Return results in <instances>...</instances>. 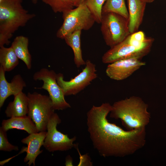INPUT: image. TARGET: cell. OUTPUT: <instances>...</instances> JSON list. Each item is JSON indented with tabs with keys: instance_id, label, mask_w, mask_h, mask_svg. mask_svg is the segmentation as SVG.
I'll use <instances>...</instances> for the list:
<instances>
[{
	"instance_id": "6da1fadb",
	"label": "cell",
	"mask_w": 166,
	"mask_h": 166,
	"mask_svg": "<svg viewBox=\"0 0 166 166\" xmlns=\"http://www.w3.org/2000/svg\"><path fill=\"white\" fill-rule=\"evenodd\" d=\"M112 105L93 106L86 114L88 131L94 148L104 157H123L135 153L146 143L145 128L125 131L109 122Z\"/></svg>"
},
{
	"instance_id": "7a4b0ae2",
	"label": "cell",
	"mask_w": 166,
	"mask_h": 166,
	"mask_svg": "<svg viewBox=\"0 0 166 166\" xmlns=\"http://www.w3.org/2000/svg\"><path fill=\"white\" fill-rule=\"evenodd\" d=\"M110 117L120 119L128 131L145 128L149 123L150 113L148 105L140 97L131 96L114 102Z\"/></svg>"
},
{
	"instance_id": "3957f363",
	"label": "cell",
	"mask_w": 166,
	"mask_h": 166,
	"mask_svg": "<svg viewBox=\"0 0 166 166\" xmlns=\"http://www.w3.org/2000/svg\"><path fill=\"white\" fill-rule=\"evenodd\" d=\"M23 0H0V47L10 43L18 29L35 17L22 5Z\"/></svg>"
},
{
	"instance_id": "277c9868",
	"label": "cell",
	"mask_w": 166,
	"mask_h": 166,
	"mask_svg": "<svg viewBox=\"0 0 166 166\" xmlns=\"http://www.w3.org/2000/svg\"><path fill=\"white\" fill-rule=\"evenodd\" d=\"M154 41L151 37L145 40L139 35L130 34L122 42L110 47L102 56V61L109 64L124 59L141 60L149 53Z\"/></svg>"
},
{
	"instance_id": "5b68a950",
	"label": "cell",
	"mask_w": 166,
	"mask_h": 166,
	"mask_svg": "<svg viewBox=\"0 0 166 166\" xmlns=\"http://www.w3.org/2000/svg\"><path fill=\"white\" fill-rule=\"evenodd\" d=\"M62 17L63 23L56 34L57 37L62 39L76 31L90 29L96 22L84 2L63 13Z\"/></svg>"
},
{
	"instance_id": "8992f818",
	"label": "cell",
	"mask_w": 166,
	"mask_h": 166,
	"mask_svg": "<svg viewBox=\"0 0 166 166\" xmlns=\"http://www.w3.org/2000/svg\"><path fill=\"white\" fill-rule=\"evenodd\" d=\"M101 30L106 45L112 47L124 41L131 34L128 19L118 14H102Z\"/></svg>"
},
{
	"instance_id": "52a82bcc",
	"label": "cell",
	"mask_w": 166,
	"mask_h": 166,
	"mask_svg": "<svg viewBox=\"0 0 166 166\" xmlns=\"http://www.w3.org/2000/svg\"><path fill=\"white\" fill-rule=\"evenodd\" d=\"M28 113L35 124L38 132L47 130L48 122L54 113L49 96L36 92L28 93Z\"/></svg>"
},
{
	"instance_id": "ba28073f",
	"label": "cell",
	"mask_w": 166,
	"mask_h": 166,
	"mask_svg": "<svg viewBox=\"0 0 166 166\" xmlns=\"http://www.w3.org/2000/svg\"><path fill=\"white\" fill-rule=\"evenodd\" d=\"M57 76L54 70L42 68L34 74L33 79L43 81L42 87L36 89H44L48 92L54 110H63L71 108V106L65 99L63 91L57 82Z\"/></svg>"
},
{
	"instance_id": "9c48e42d",
	"label": "cell",
	"mask_w": 166,
	"mask_h": 166,
	"mask_svg": "<svg viewBox=\"0 0 166 166\" xmlns=\"http://www.w3.org/2000/svg\"><path fill=\"white\" fill-rule=\"evenodd\" d=\"M85 65V67L80 73L69 81L64 80L63 74H57V82L63 91L65 96L78 94L97 77L95 65L87 60Z\"/></svg>"
},
{
	"instance_id": "30bf717a",
	"label": "cell",
	"mask_w": 166,
	"mask_h": 166,
	"mask_svg": "<svg viewBox=\"0 0 166 166\" xmlns=\"http://www.w3.org/2000/svg\"><path fill=\"white\" fill-rule=\"evenodd\" d=\"M61 122L58 114L54 113L48 122L47 134L43 146L50 152L66 151L75 146L73 142L76 140V136L70 138L67 135L57 130V125Z\"/></svg>"
},
{
	"instance_id": "8fae6325",
	"label": "cell",
	"mask_w": 166,
	"mask_h": 166,
	"mask_svg": "<svg viewBox=\"0 0 166 166\" xmlns=\"http://www.w3.org/2000/svg\"><path fill=\"white\" fill-rule=\"evenodd\" d=\"M145 64V62L137 58L120 60L109 64L105 72L112 79L122 80L128 77Z\"/></svg>"
},
{
	"instance_id": "7c38bea8",
	"label": "cell",
	"mask_w": 166,
	"mask_h": 166,
	"mask_svg": "<svg viewBox=\"0 0 166 166\" xmlns=\"http://www.w3.org/2000/svg\"><path fill=\"white\" fill-rule=\"evenodd\" d=\"M5 71L0 66V108L3 105L6 99L11 95H17L26 86L25 82L21 76L15 75L10 82L6 79Z\"/></svg>"
},
{
	"instance_id": "4fadbf2b",
	"label": "cell",
	"mask_w": 166,
	"mask_h": 166,
	"mask_svg": "<svg viewBox=\"0 0 166 166\" xmlns=\"http://www.w3.org/2000/svg\"><path fill=\"white\" fill-rule=\"evenodd\" d=\"M47 131H42L29 134L21 140L22 143L26 144V154L24 159V162L30 166L32 164L35 165V161L37 156L42 152L40 150L43 145Z\"/></svg>"
},
{
	"instance_id": "5bb4252c",
	"label": "cell",
	"mask_w": 166,
	"mask_h": 166,
	"mask_svg": "<svg viewBox=\"0 0 166 166\" xmlns=\"http://www.w3.org/2000/svg\"><path fill=\"white\" fill-rule=\"evenodd\" d=\"M128 26L131 34L138 31L143 21L146 3L142 0H127Z\"/></svg>"
},
{
	"instance_id": "9a60e30c",
	"label": "cell",
	"mask_w": 166,
	"mask_h": 166,
	"mask_svg": "<svg viewBox=\"0 0 166 166\" xmlns=\"http://www.w3.org/2000/svg\"><path fill=\"white\" fill-rule=\"evenodd\" d=\"M1 124V127L6 132L10 129H16L25 131L29 134L39 132L35 124L28 115L4 120Z\"/></svg>"
},
{
	"instance_id": "2e32d148",
	"label": "cell",
	"mask_w": 166,
	"mask_h": 166,
	"mask_svg": "<svg viewBox=\"0 0 166 166\" xmlns=\"http://www.w3.org/2000/svg\"><path fill=\"white\" fill-rule=\"evenodd\" d=\"M13 101L8 104L5 111L9 118L26 116L28 113V98L22 91L14 96Z\"/></svg>"
},
{
	"instance_id": "e0dca14e",
	"label": "cell",
	"mask_w": 166,
	"mask_h": 166,
	"mask_svg": "<svg viewBox=\"0 0 166 166\" xmlns=\"http://www.w3.org/2000/svg\"><path fill=\"white\" fill-rule=\"evenodd\" d=\"M29 39L23 36H17L10 46L19 59L22 60L28 69L31 68V56L28 49Z\"/></svg>"
},
{
	"instance_id": "ac0fdd59",
	"label": "cell",
	"mask_w": 166,
	"mask_h": 166,
	"mask_svg": "<svg viewBox=\"0 0 166 166\" xmlns=\"http://www.w3.org/2000/svg\"><path fill=\"white\" fill-rule=\"evenodd\" d=\"M81 30L74 31L64 38L65 42L72 49L74 54V61L77 68L85 65L86 61L82 57L81 46Z\"/></svg>"
},
{
	"instance_id": "d6986e66",
	"label": "cell",
	"mask_w": 166,
	"mask_h": 166,
	"mask_svg": "<svg viewBox=\"0 0 166 166\" xmlns=\"http://www.w3.org/2000/svg\"><path fill=\"white\" fill-rule=\"evenodd\" d=\"M18 59L11 46L0 47V66L5 72H9L14 69L19 64Z\"/></svg>"
},
{
	"instance_id": "ffe728a7",
	"label": "cell",
	"mask_w": 166,
	"mask_h": 166,
	"mask_svg": "<svg viewBox=\"0 0 166 166\" xmlns=\"http://www.w3.org/2000/svg\"><path fill=\"white\" fill-rule=\"evenodd\" d=\"M109 12L118 14L128 19L125 0H106L102 8V14Z\"/></svg>"
},
{
	"instance_id": "44dd1931",
	"label": "cell",
	"mask_w": 166,
	"mask_h": 166,
	"mask_svg": "<svg viewBox=\"0 0 166 166\" xmlns=\"http://www.w3.org/2000/svg\"><path fill=\"white\" fill-rule=\"evenodd\" d=\"M106 0H85L84 2L93 16L95 22L100 24L102 17V9Z\"/></svg>"
},
{
	"instance_id": "7402d4cb",
	"label": "cell",
	"mask_w": 166,
	"mask_h": 166,
	"mask_svg": "<svg viewBox=\"0 0 166 166\" xmlns=\"http://www.w3.org/2000/svg\"><path fill=\"white\" fill-rule=\"evenodd\" d=\"M50 6L55 13L62 14L73 8L70 0H42Z\"/></svg>"
},
{
	"instance_id": "603a6c76",
	"label": "cell",
	"mask_w": 166,
	"mask_h": 166,
	"mask_svg": "<svg viewBox=\"0 0 166 166\" xmlns=\"http://www.w3.org/2000/svg\"><path fill=\"white\" fill-rule=\"evenodd\" d=\"M19 150L18 146L12 145L9 141L6 132L1 127L0 128V150L6 152H11Z\"/></svg>"
},
{
	"instance_id": "cb8c5ba5",
	"label": "cell",
	"mask_w": 166,
	"mask_h": 166,
	"mask_svg": "<svg viewBox=\"0 0 166 166\" xmlns=\"http://www.w3.org/2000/svg\"><path fill=\"white\" fill-rule=\"evenodd\" d=\"M85 0H70L73 6H78L84 2Z\"/></svg>"
},
{
	"instance_id": "d4e9b609",
	"label": "cell",
	"mask_w": 166,
	"mask_h": 166,
	"mask_svg": "<svg viewBox=\"0 0 166 166\" xmlns=\"http://www.w3.org/2000/svg\"><path fill=\"white\" fill-rule=\"evenodd\" d=\"M72 164L71 160L69 156H68L66 158L65 165L66 166L70 165Z\"/></svg>"
},
{
	"instance_id": "484cf974",
	"label": "cell",
	"mask_w": 166,
	"mask_h": 166,
	"mask_svg": "<svg viewBox=\"0 0 166 166\" xmlns=\"http://www.w3.org/2000/svg\"><path fill=\"white\" fill-rule=\"evenodd\" d=\"M146 3H150L153 2L154 0H142Z\"/></svg>"
},
{
	"instance_id": "4316f807",
	"label": "cell",
	"mask_w": 166,
	"mask_h": 166,
	"mask_svg": "<svg viewBox=\"0 0 166 166\" xmlns=\"http://www.w3.org/2000/svg\"><path fill=\"white\" fill-rule=\"evenodd\" d=\"M34 4H36L37 2V0H32Z\"/></svg>"
}]
</instances>
